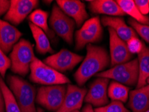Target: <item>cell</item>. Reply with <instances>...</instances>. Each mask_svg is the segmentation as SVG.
Instances as JSON below:
<instances>
[{
	"label": "cell",
	"instance_id": "cell-1",
	"mask_svg": "<svg viewBox=\"0 0 149 112\" xmlns=\"http://www.w3.org/2000/svg\"><path fill=\"white\" fill-rule=\"evenodd\" d=\"M86 48L85 58L74 74V80L79 87L108 67L110 63V57L104 48L89 44Z\"/></svg>",
	"mask_w": 149,
	"mask_h": 112
},
{
	"label": "cell",
	"instance_id": "cell-2",
	"mask_svg": "<svg viewBox=\"0 0 149 112\" xmlns=\"http://www.w3.org/2000/svg\"><path fill=\"white\" fill-rule=\"evenodd\" d=\"M7 81L22 112H37L34 104L36 89L33 85L16 75H9Z\"/></svg>",
	"mask_w": 149,
	"mask_h": 112
},
{
	"label": "cell",
	"instance_id": "cell-3",
	"mask_svg": "<svg viewBox=\"0 0 149 112\" xmlns=\"http://www.w3.org/2000/svg\"><path fill=\"white\" fill-rule=\"evenodd\" d=\"M34 57V45L28 40L21 39L14 45L10 53L11 70L15 74L26 75Z\"/></svg>",
	"mask_w": 149,
	"mask_h": 112
},
{
	"label": "cell",
	"instance_id": "cell-4",
	"mask_svg": "<svg viewBox=\"0 0 149 112\" xmlns=\"http://www.w3.org/2000/svg\"><path fill=\"white\" fill-rule=\"evenodd\" d=\"M30 80L38 84L50 86L71 83L66 76L46 65L36 56L30 65Z\"/></svg>",
	"mask_w": 149,
	"mask_h": 112
},
{
	"label": "cell",
	"instance_id": "cell-5",
	"mask_svg": "<svg viewBox=\"0 0 149 112\" xmlns=\"http://www.w3.org/2000/svg\"><path fill=\"white\" fill-rule=\"evenodd\" d=\"M139 76V66L138 58L123 64L116 65L110 69L96 74L97 77L111 79L122 85L130 86L137 84Z\"/></svg>",
	"mask_w": 149,
	"mask_h": 112
},
{
	"label": "cell",
	"instance_id": "cell-6",
	"mask_svg": "<svg viewBox=\"0 0 149 112\" xmlns=\"http://www.w3.org/2000/svg\"><path fill=\"white\" fill-rule=\"evenodd\" d=\"M66 93L65 85L42 86L38 90L36 102L48 110L56 112L62 105Z\"/></svg>",
	"mask_w": 149,
	"mask_h": 112
},
{
	"label": "cell",
	"instance_id": "cell-7",
	"mask_svg": "<svg viewBox=\"0 0 149 112\" xmlns=\"http://www.w3.org/2000/svg\"><path fill=\"white\" fill-rule=\"evenodd\" d=\"M50 25L53 31L66 42L71 45L75 22L67 16L58 6L54 5L50 17Z\"/></svg>",
	"mask_w": 149,
	"mask_h": 112
},
{
	"label": "cell",
	"instance_id": "cell-8",
	"mask_svg": "<svg viewBox=\"0 0 149 112\" xmlns=\"http://www.w3.org/2000/svg\"><path fill=\"white\" fill-rule=\"evenodd\" d=\"M103 28L99 16L89 19L75 32V50H81L89 44L99 42L102 38Z\"/></svg>",
	"mask_w": 149,
	"mask_h": 112
},
{
	"label": "cell",
	"instance_id": "cell-9",
	"mask_svg": "<svg viewBox=\"0 0 149 112\" xmlns=\"http://www.w3.org/2000/svg\"><path fill=\"white\" fill-rule=\"evenodd\" d=\"M83 59V56L72 52L67 49H62L57 53L46 58L44 63L59 72L71 71Z\"/></svg>",
	"mask_w": 149,
	"mask_h": 112
},
{
	"label": "cell",
	"instance_id": "cell-10",
	"mask_svg": "<svg viewBox=\"0 0 149 112\" xmlns=\"http://www.w3.org/2000/svg\"><path fill=\"white\" fill-rule=\"evenodd\" d=\"M38 4L39 1L36 0H11L10 7L3 18L14 25H18Z\"/></svg>",
	"mask_w": 149,
	"mask_h": 112
},
{
	"label": "cell",
	"instance_id": "cell-11",
	"mask_svg": "<svg viewBox=\"0 0 149 112\" xmlns=\"http://www.w3.org/2000/svg\"><path fill=\"white\" fill-rule=\"evenodd\" d=\"M109 79L98 77L93 81L85 97L87 104L95 107H104L109 104L108 85Z\"/></svg>",
	"mask_w": 149,
	"mask_h": 112
},
{
	"label": "cell",
	"instance_id": "cell-12",
	"mask_svg": "<svg viewBox=\"0 0 149 112\" xmlns=\"http://www.w3.org/2000/svg\"><path fill=\"white\" fill-rule=\"evenodd\" d=\"M108 31L111 65L114 67L130 61L132 54L129 52L126 42L122 40L112 28H108Z\"/></svg>",
	"mask_w": 149,
	"mask_h": 112
},
{
	"label": "cell",
	"instance_id": "cell-13",
	"mask_svg": "<svg viewBox=\"0 0 149 112\" xmlns=\"http://www.w3.org/2000/svg\"><path fill=\"white\" fill-rule=\"evenodd\" d=\"M87 93V89L81 88L73 85H68L65 99L62 105L56 112H73L79 110L82 106Z\"/></svg>",
	"mask_w": 149,
	"mask_h": 112
},
{
	"label": "cell",
	"instance_id": "cell-14",
	"mask_svg": "<svg viewBox=\"0 0 149 112\" xmlns=\"http://www.w3.org/2000/svg\"><path fill=\"white\" fill-rule=\"evenodd\" d=\"M57 5L65 14L74 21L77 27L88 18L85 5L78 0H57Z\"/></svg>",
	"mask_w": 149,
	"mask_h": 112
},
{
	"label": "cell",
	"instance_id": "cell-15",
	"mask_svg": "<svg viewBox=\"0 0 149 112\" xmlns=\"http://www.w3.org/2000/svg\"><path fill=\"white\" fill-rule=\"evenodd\" d=\"M22 36V33L8 22L0 19V48L8 53Z\"/></svg>",
	"mask_w": 149,
	"mask_h": 112
},
{
	"label": "cell",
	"instance_id": "cell-16",
	"mask_svg": "<svg viewBox=\"0 0 149 112\" xmlns=\"http://www.w3.org/2000/svg\"><path fill=\"white\" fill-rule=\"evenodd\" d=\"M101 21L104 26H108L109 28H112L118 36L126 42L134 37H138L135 30L132 28L129 27L122 17L103 16Z\"/></svg>",
	"mask_w": 149,
	"mask_h": 112
},
{
	"label": "cell",
	"instance_id": "cell-17",
	"mask_svg": "<svg viewBox=\"0 0 149 112\" xmlns=\"http://www.w3.org/2000/svg\"><path fill=\"white\" fill-rule=\"evenodd\" d=\"M89 9L92 13L106 14L111 16H122L126 15L116 1L113 0H91L87 1Z\"/></svg>",
	"mask_w": 149,
	"mask_h": 112
},
{
	"label": "cell",
	"instance_id": "cell-18",
	"mask_svg": "<svg viewBox=\"0 0 149 112\" xmlns=\"http://www.w3.org/2000/svg\"><path fill=\"white\" fill-rule=\"evenodd\" d=\"M128 105L133 112H145L149 109V85L130 91Z\"/></svg>",
	"mask_w": 149,
	"mask_h": 112
},
{
	"label": "cell",
	"instance_id": "cell-19",
	"mask_svg": "<svg viewBox=\"0 0 149 112\" xmlns=\"http://www.w3.org/2000/svg\"><path fill=\"white\" fill-rule=\"evenodd\" d=\"M29 26L32 36L36 42V49L38 53L45 54L46 53H53L54 50L50 47L49 39L47 34L31 22H29Z\"/></svg>",
	"mask_w": 149,
	"mask_h": 112
},
{
	"label": "cell",
	"instance_id": "cell-20",
	"mask_svg": "<svg viewBox=\"0 0 149 112\" xmlns=\"http://www.w3.org/2000/svg\"><path fill=\"white\" fill-rule=\"evenodd\" d=\"M139 66V76L136 88L139 89L146 85V81L149 78V48L143 46L142 50L138 54Z\"/></svg>",
	"mask_w": 149,
	"mask_h": 112
},
{
	"label": "cell",
	"instance_id": "cell-21",
	"mask_svg": "<svg viewBox=\"0 0 149 112\" xmlns=\"http://www.w3.org/2000/svg\"><path fill=\"white\" fill-rule=\"evenodd\" d=\"M125 14H128L133 19L144 25H149V17L142 15L132 0H118L116 1Z\"/></svg>",
	"mask_w": 149,
	"mask_h": 112
},
{
	"label": "cell",
	"instance_id": "cell-22",
	"mask_svg": "<svg viewBox=\"0 0 149 112\" xmlns=\"http://www.w3.org/2000/svg\"><path fill=\"white\" fill-rule=\"evenodd\" d=\"M48 16L49 13L40 9H37L29 15L28 19L30 21V22L42 30L50 38H53L54 35L52 34V32L48 26Z\"/></svg>",
	"mask_w": 149,
	"mask_h": 112
},
{
	"label": "cell",
	"instance_id": "cell-23",
	"mask_svg": "<svg viewBox=\"0 0 149 112\" xmlns=\"http://www.w3.org/2000/svg\"><path fill=\"white\" fill-rule=\"evenodd\" d=\"M128 94L129 88L117 81H111L109 85L108 95L112 101L126 103L128 100Z\"/></svg>",
	"mask_w": 149,
	"mask_h": 112
},
{
	"label": "cell",
	"instance_id": "cell-24",
	"mask_svg": "<svg viewBox=\"0 0 149 112\" xmlns=\"http://www.w3.org/2000/svg\"><path fill=\"white\" fill-rule=\"evenodd\" d=\"M0 89L3 97L6 112H22L14 94L0 77Z\"/></svg>",
	"mask_w": 149,
	"mask_h": 112
},
{
	"label": "cell",
	"instance_id": "cell-25",
	"mask_svg": "<svg viewBox=\"0 0 149 112\" xmlns=\"http://www.w3.org/2000/svg\"><path fill=\"white\" fill-rule=\"evenodd\" d=\"M95 112H130L124 107L123 103L118 101H111L110 104L104 107H96Z\"/></svg>",
	"mask_w": 149,
	"mask_h": 112
},
{
	"label": "cell",
	"instance_id": "cell-26",
	"mask_svg": "<svg viewBox=\"0 0 149 112\" xmlns=\"http://www.w3.org/2000/svg\"><path fill=\"white\" fill-rule=\"evenodd\" d=\"M128 23L144 40L149 42V25L140 24L132 18L128 19Z\"/></svg>",
	"mask_w": 149,
	"mask_h": 112
},
{
	"label": "cell",
	"instance_id": "cell-27",
	"mask_svg": "<svg viewBox=\"0 0 149 112\" xmlns=\"http://www.w3.org/2000/svg\"><path fill=\"white\" fill-rule=\"evenodd\" d=\"M126 45L131 54L140 53L144 46L143 43L138 38V37H134L127 41Z\"/></svg>",
	"mask_w": 149,
	"mask_h": 112
},
{
	"label": "cell",
	"instance_id": "cell-28",
	"mask_svg": "<svg viewBox=\"0 0 149 112\" xmlns=\"http://www.w3.org/2000/svg\"><path fill=\"white\" fill-rule=\"evenodd\" d=\"M11 68L10 58L0 48V74L1 77H5L8 69Z\"/></svg>",
	"mask_w": 149,
	"mask_h": 112
},
{
	"label": "cell",
	"instance_id": "cell-29",
	"mask_svg": "<svg viewBox=\"0 0 149 112\" xmlns=\"http://www.w3.org/2000/svg\"><path fill=\"white\" fill-rule=\"evenodd\" d=\"M134 3L138 9H139V10L140 11V12L142 15L146 16V14H148V1H146V0H136V1H134Z\"/></svg>",
	"mask_w": 149,
	"mask_h": 112
},
{
	"label": "cell",
	"instance_id": "cell-30",
	"mask_svg": "<svg viewBox=\"0 0 149 112\" xmlns=\"http://www.w3.org/2000/svg\"><path fill=\"white\" fill-rule=\"evenodd\" d=\"M10 7V1L0 0V16L6 14Z\"/></svg>",
	"mask_w": 149,
	"mask_h": 112
},
{
	"label": "cell",
	"instance_id": "cell-31",
	"mask_svg": "<svg viewBox=\"0 0 149 112\" xmlns=\"http://www.w3.org/2000/svg\"><path fill=\"white\" fill-rule=\"evenodd\" d=\"M5 108V103H4L3 97V95H2L1 89H0V112H6Z\"/></svg>",
	"mask_w": 149,
	"mask_h": 112
},
{
	"label": "cell",
	"instance_id": "cell-32",
	"mask_svg": "<svg viewBox=\"0 0 149 112\" xmlns=\"http://www.w3.org/2000/svg\"><path fill=\"white\" fill-rule=\"evenodd\" d=\"M82 112H95V111H94L91 105L87 104L84 107H83Z\"/></svg>",
	"mask_w": 149,
	"mask_h": 112
},
{
	"label": "cell",
	"instance_id": "cell-33",
	"mask_svg": "<svg viewBox=\"0 0 149 112\" xmlns=\"http://www.w3.org/2000/svg\"><path fill=\"white\" fill-rule=\"evenodd\" d=\"M37 112H43V110L40 108H38L37 109Z\"/></svg>",
	"mask_w": 149,
	"mask_h": 112
},
{
	"label": "cell",
	"instance_id": "cell-34",
	"mask_svg": "<svg viewBox=\"0 0 149 112\" xmlns=\"http://www.w3.org/2000/svg\"><path fill=\"white\" fill-rule=\"evenodd\" d=\"M146 82H147V83H148V85H149V78L148 79H147V81H146Z\"/></svg>",
	"mask_w": 149,
	"mask_h": 112
},
{
	"label": "cell",
	"instance_id": "cell-35",
	"mask_svg": "<svg viewBox=\"0 0 149 112\" xmlns=\"http://www.w3.org/2000/svg\"><path fill=\"white\" fill-rule=\"evenodd\" d=\"M73 112H80V111H79V110H76V111H73Z\"/></svg>",
	"mask_w": 149,
	"mask_h": 112
},
{
	"label": "cell",
	"instance_id": "cell-36",
	"mask_svg": "<svg viewBox=\"0 0 149 112\" xmlns=\"http://www.w3.org/2000/svg\"><path fill=\"white\" fill-rule=\"evenodd\" d=\"M145 112H149V109H148V110H146Z\"/></svg>",
	"mask_w": 149,
	"mask_h": 112
},
{
	"label": "cell",
	"instance_id": "cell-37",
	"mask_svg": "<svg viewBox=\"0 0 149 112\" xmlns=\"http://www.w3.org/2000/svg\"><path fill=\"white\" fill-rule=\"evenodd\" d=\"M148 6H149V1H148Z\"/></svg>",
	"mask_w": 149,
	"mask_h": 112
}]
</instances>
